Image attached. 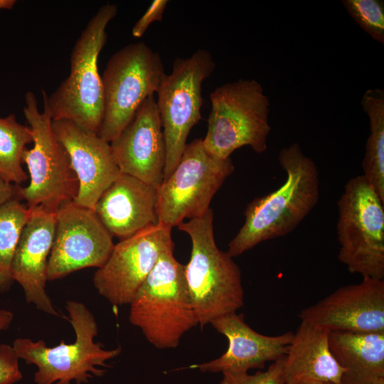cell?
I'll list each match as a JSON object with an SVG mask.
<instances>
[{
  "label": "cell",
  "mask_w": 384,
  "mask_h": 384,
  "mask_svg": "<svg viewBox=\"0 0 384 384\" xmlns=\"http://www.w3.org/2000/svg\"><path fill=\"white\" fill-rule=\"evenodd\" d=\"M346 11L373 40L384 45V1L342 0Z\"/></svg>",
  "instance_id": "obj_25"
},
{
  "label": "cell",
  "mask_w": 384,
  "mask_h": 384,
  "mask_svg": "<svg viewBox=\"0 0 384 384\" xmlns=\"http://www.w3.org/2000/svg\"><path fill=\"white\" fill-rule=\"evenodd\" d=\"M305 384H335L332 383H328V382H314V383H309Z\"/></svg>",
  "instance_id": "obj_31"
},
{
  "label": "cell",
  "mask_w": 384,
  "mask_h": 384,
  "mask_svg": "<svg viewBox=\"0 0 384 384\" xmlns=\"http://www.w3.org/2000/svg\"><path fill=\"white\" fill-rule=\"evenodd\" d=\"M278 161L286 174L277 190L254 198L244 212L245 222L228 245L237 257L266 240L292 233L317 205L320 196L317 166L298 142L282 147Z\"/></svg>",
  "instance_id": "obj_1"
},
{
  "label": "cell",
  "mask_w": 384,
  "mask_h": 384,
  "mask_svg": "<svg viewBox=\"0 0 384 384\" xmlns=\"http://www.w3.org/2000/svg\"><path fill=\"white\" fill-rule=\"evenodd\" d=\"M284 356L274 361L267 370L253 375L247 372H224L220 384H284Z\"/></svg>",
  "instance_id": "obj_27"
},
{
  "label": "cell",
  "mask_w": 384,
  "mask_h": 384,
  "mask_svg": "<svg viewBox=\"0 0 384 384\" xmlns=\"http://www.w3.org/2000/svg\"><path fill=\"white\" fill-rule=\"evenodd\" d=\"M174 249L171 228L158 223L114 245L93 276L100 295L114 306L129 304L161 255Z\"/></svg>",
  "instance_id": "obj_12"
},
{
  "label": "cell",
  "mask_w": 384,
  "mask_h": 384,
  "mask_svg": "<svg viewBox=\"0 0 384 384\" xmlns=\"http://www.w3.org/2000/svg\"><path fill=\"white\" fill-rule=\"evenodd\" d=\"M211 111L203 144L220 159L248 146L257 154L267 149L271 131L270 100L254 79H240L215 88L210 95Z\"/></svg>",
  "instance_id": "obj_6"
},
{
  "label": "cell",
  "mask_w": 384,
  "mask_h": 384,
  "mask_svg": "<svg viewBox=\"0 0 384 384\" xmlns=\"http://www.w3.org/2000/svg\"><path fill=\"white\" fill-rule=\"evenodd\" d=\"M168 3L167 0L153 1L146 12L132 27V36L135 38L142 37L151 23L161 21Z\"/></svg>",
  "instance_id": "obj_28"
},
{
  "label": "cell",
  "mask_w": 384,
  "mask_h": 384,
  "mask_svg": "<svg viewBox=\"0 0 384 384\" xmlns=\"http://www.w3.org/2000/svg\"><path fill=\"white\" fill-rule=\"evenodd\" d=\"M29 210L14 254L11 277L22 287L27 303L60 316L46 291L48 261L55 234V213L39 206Z\"/></svg>",
  "instance_id": "obj_17"
},
{
  "label": "cell",
  "mask_w": 384,
  "mask_h": 384,
  "mask_svg": "<svg viewBox=\"0 0 384 384\" xmlns=\"http://www.w3.org/2000/svg\"><path fill=\"white\" fill-rule=\"evenodd\" d=\"M55 215V238L47 266L48 281L62 279L81 269L103 266L114 244L94 210L73 201L61 205Z\"/></svg>",
  "instance_id": "obj_13"
},
{
  "label": "cell",
  "mask_w": 384,
  "mask_h": 384,
  "mask_svg": "<svg viewBox=\"0 0 384 384\" xmlns=\"http://www.w3.org/2000/svg\"><path fill=\"white\" fill-rule=\"evenodd\" d=\"M301 321L331 331H384V279L363 278L302 309Z\"/></svg>",
  "instance_id": "obj_14"
},
{
  "label": "cell",
  "mask_w": 384,
  "mask_h": 384,
  "mask_svg": "<svg viewBox=\"0 0 384 384\" xmlns=\"http://www.w3.org/2000/svg\"><path fill=\"white\" fill-rule=\"evenodd\" d=\"M329 343L341 384H384V331H331Z\"/></svg>",
  "instance_id": "obj_21"
},
{
  "label": "cell",
  "mask_w": 384,
  "mask_h": 384,
  "mask_svg": "<svg viewBox=\"0 0 384 384\" xmlns=\"http://www.w3.org/2000/svg\"><path fill=\"white\" fill-rule=\"evenodd\" d=\"M215 68L212 55L206 50L198 49L188 58H178L156 92L166 150L164 179L175 169L191 129L201 119L202 83Z\"/></svg>",
  "instance_id": "obj_11"
},
{
  "label": "cell",
  "mask_w": 384,
  "mask_h": 384,
  "mask_svg": "<svg viewBox=\"0 0 384 384\" xmlns=\"http://www.w3.org/2000/svg\"><path fill=\"white\" fill-rule=\"evenodd\" d=\"M117 11L111 3L99 8L73 48L68 76L49 96L41 90L43 105L53 121L69 120L85 131L98 133L103 119L104 95L97 61L107 42V25Z\"/></svg>",
  "instance_id": "obj_2"
},
{
  "label": "cell",
  "mask_w": 384,
  "mask_h": 384,
  "mask_svg": "<svg viewBox=\"0 0 384 384\" xmlns=\"http://www.w3.org/2000/svg\"><path fill=\"white\" fill-rule=\"evenodd\" d=\"M129 320L159 349L175 348L198 325L188 289L184 265L164 252L132 300Z\"/></svg>",
  "instance_id": "obj_4"
},
{
  "label": "cell",
  "mask_w": 384,
  "mask_h": 384,
  "mask_svg": "<svg viewBox=\"0 0 384 384\" xmlns=\"http://www.w3.org/2000/svg\"><path fill=\"white\" fill-rule=\"evenodd\" d=\"M329 336V331L301 321L284 356V384H341L344 370L331 352Z\"/></svg>",
  "instance_id": "obj_20"
},
{
  "label": "cell",
  "mask_w": 384,
  "mask_h": 384,
  "mask_svg": "<svg viewBox=\"0 0 384 384\" xmlns=\"http://www.w3.org/2000/svg\"><path fill=\"white\" fill-rule=\"evenodd\" d=\"M23 114L32 132L33 146L26 148L22 161L26 164L30 181L16 186V198L24 201L28 208L39 206L56 213L63 203L75 200L78 181L68 153L58 139L48 108L38 109L35 94H25Z\"/></svg>",
  "instance_id": "obj_7"
},
{
  "label": "cell",
  "mask_w": 384,
  "mask_h": 384,
  "mask_svg": "<svg viewBox=\"0 0 384 384\" xmlns=\"http://www.w3.org/2000/svg\"><path fill=\"white\" fill-rule=\"evenodd\" d=\"M213 215L182 222L179 230L191 240L185 277L198 324L203 328L223 316L235 313L244 305V290L238 265L215 241Z\"/></svg>",
  "instance_id": "obj_3"
},
{
  "label": "cell",
  "mask_w": 384,
  "mask_h": 384,
  "mask_svg": "<svg viewBox=\"0 0 384 384\" xmlns=\"http://www.w3.org/2000/svg\"><path fill=\"white\" fill-rule=\"evenodd\" d=\"M157 188L121 173L97 201L94 211L120 240L158 223Z\"/></svg>",
  "instance_id": "obj_19"
},
{
  "label": "cell",
  "mask_w": 384,
  "mask_h": 384,
  "mask_svg": "<svg viewBox=\"0 0 384 384\" xmlns=\"http://www.w3.org/2000/svg\"><path fill=\"white\" fill-rule=\"evenodd\" d=\"M31 142L29 127L20 124L14 114L0 115V176L4 179L19 186L28 178L22 166V155Z\"/></svg>",
  "instance_id": "obj_23"
},
{
  "label": "cell",
  "mask_w": 384,
  "mask_h": 384,
  "mask_svg": "<svg viewBox=\"0 0 384 384\" xmlns=\"http://www.w3.org/2000/svg\"><path fill=\"white\" fill-rule=\"evenodd\" d=\"M234 170L230 157L223 159L210 153L202 139L186 144L175 169L157 188L158 223L172 228L184 218L204 215Z\"/></svg>",
  "instance_id": "obj_10"
},
{
  "label": "cell",
  "mask_w": 384,
  "mask_h": 384,
  "mask_svg": "<svg viewBox=\"0 0 384 384\" xmlns=\"http://www.w3.org/2000/svg\"><path fill=\"white\" fill-rule=\"evenodd\" d=\"M13 319L11 311L0 309V331L7 330ZM18 359L13 346L0 344V384H15L22 379Z\"/></svg>",
  "instance_id": "obj_26"
},
{
  "label": "cell",
  "mask_w": 384,
  "mask_h": 384,
  "mask_svg": "<svg viewBox=\"0 0 384 384\" xmlns=\"http://www.w3.org/2000/svg\"><path fill=\"white\" fill-rule=\"evenodd\" d=\"M210 324L226 337L228 346L220 357L208 362L191 366L201 372L244 373L250 369H263L266 362L284 357L293 338V332L267 336L253 330L242 314H229Z\"/></svg>",
  "instance_id": "obj_18"
},
{
  "label": "cell",
  "mask_w": 384,
  "mask_h": 384,
  "mask_svg": "<svg viewBox=\"0 0 384 384\" xmlns=\"http://www.w3.org/2000/svg\"><path fill=\"white\" fill-rule=\"evenodd\" d=\"M16 0H0V10L11 9L16 4Z\"/></svg>",
  "instance_id": "obj_30"
},
{
  "label": "cell",
  "mask_w": 384,
  "mask_h": 384,
  "mask_svg": "<svg viewBox=\"0 0 384 384\" xmlns=\"http://www.w3.org/2000/svg\"><path fill=\"white\" fill-rule=\"evenodd\" d=\"M110 144L121 173L159 188L164 180L166 150L154 95L143 101Z\"/></svg>",
  "instance_id": "obj_15"
},
{
  "label": "cell",
  "mask_w": 384,
  "mask_h": 384,
  "mask_svg": "<svg viewBox=\"0 0 384 384\" xmlns=\"http://www.w3.org/2000/svg\"><path fill=\"white\" fill-rule=\"evenodd\" d=\"M166 75L159 54L144 42L114 53L101 76L104 113L97 134L109 143L115 140L143 101L157 92Z\"/></svg>",
  "instance_id": "obj_9"
},
{
  "label": "cell",
  "mask_w": 384,
  "mask_h": 384,
  "mask_svg": "<svg viewBox=\"0 0 384 384\" xmlns=\"http://www.w3.org/2000/svg\"><path fill=\"white\" fill-rule=\"evenodd\" d=\"M0 176V206L16 198V186Z\"/></svg>",
  "instance_id": "obj_29"
},
{
  "label": "cell",
  "mask_w": 384,
  "mask_h": 384,
  "mask_svg": "<svg viewBox=\"0 0 384 384\" xmlns=\"http://www.w3.org/2000/svg\"><path fill=\"white\" fill-rule=\"evenodd\" d=\"M78 181L75 203L94 210L102 193L119 176L110 143L69 120L53 121Z\"/></svg>",
  "instance_id": "obj_16"
},
{
  "label": "cell",
  "mask_w": 384,
  "mask_h": 384,
  "mask_svg": "<svg viewBox=\"0 0 384 384\" xmlns=\"http://www.w3.org/2000/svg\"><path fill=\"white\" fill-rule=\"evenodd\" d=\"M337 206L339 261L352 274L384 279V202L357 175L347 181Z\"/></svg>",
  "instance_id": "obj_8"
},
{
  "label": "cell",
  "mask_w": 384,
  "mask_h": 384,
  "mask_svg": "<svg viewBox=\"0 0 384 384\" xmlns=\"http://www.w3.org/2000/svg\"><path fill=\"white\" fill-rule=\"evenodd\" d=\"M65 309L75 334L73 343L64 341L54 347H48L43 340L34 341L18 338L13 348L18 358L37 367L36 384H85L93 377L102 376L106 362L118 356L122 347L104 349L94 341L98 329L95 318L82 303L68 300Z\"/></svg>",
  "instance_id": "obj_5"
},
{
  "label": "cell",
  "mask_w": 384,
  "mask_h": 384,
  "mask_svg": "<svg viewBox=\"0 0 384 384\" xmlns=\"http://www.w3.org/2000/svg\"><path fill=\"white\" fill-rule=\"evenodd\" d=\"M29 213V208L16 198L0 206V294L9 291L14 282L12 260Z\"/></svg>",
  "instance_id": "obj_24"
},
{
  "label": "cell",
  "mask_w": 384,
  "mask_h": 384,
  "mask_svg": "<svg viewBox=\"0 0 384 384\" xmlns=\"http://www.w3.org/2000/svg\"><path fill=\"white\" fill-rule=\"evenodd\" d=\"M361 104L370 125L362 161V175L384 202V90H367Z\"/></svg>",
  "instance_id": "obj_22"
}]
</instances>
